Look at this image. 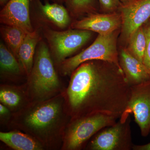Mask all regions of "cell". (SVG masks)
I'll list each match as a JSON object with an SVG mask.
<instances>
[{
  "label": "cell",
  "mask_w": 150,
  "mask_h": 150,
  "mask_svg": "<svg viewBox=\"0 0 150 150\" xmlns=\"http://www.w3.org/2000/svg\"><path fill=\"white\" fill-rule=\"evenodd\" d=\"M143 26L146 38V48L143 63L150 74V18Z\"/></svg>",
  "instance_id": "22"
},
{
  "label": "cell",
  "mask_w": 150,
  "mask_h": 150,
  "mask_svg": "<svg viewBox=\"0 0 150 150\" xmlns=\"http://www.w3.org/2000/svg\"><path fill=\"white\" fill-rule=\"evenodd\" d=\"M0 140L16 150H42L44 146L30 135L20 131L0 132Z\"/></svg>",
  "instance_id": "15"
},
{
  "label": "cell",
  "mask_w": 150,
  "mask_h": 150,
  "mask_svg": "<svg viewBox=\"0 0 150 150\" xmlns=\"http://www.w3.org/2000/svg\"><path fill=\"white\" fill-rule=\"evenodd\" d=\"M149 135H150V134H149Z\"/></svg>",
  "instance_id": "28"
},
{
  "label": "cell",
  "mask_w": 150,
  "mask_h": 150,
  "mask_svg": "<svg viewBox=\"0 0 150 150\" xmlns=\"http://www.w3.org/2000/svg\"><path fill=\"white\" fill-rule=\"evenodd\" d=\"M28 78L27 93L35 101L46 100L59 94L61 87L59 77L48 45L41 40L36 47L33 66Z\"/></svg>",
  "instance_id": "3"
},
{
  "label": "cell",
  "mask_w": 150,
  "mask_h": 150,
  "mask_svg": "<svg viewBox=\"0 0 150 150\" xmlns=\"http://www.w3.org/2000/svg\"><path fill=\"white\" fill-rule=\"evenodd\" d=\"M122 17V35L129 39L131 34L150 18V0H135L119 9Z\"/></svg>",
  "instance_id": "9"
},
{
  "label": "cell",
  "mask_w": 150,
  "mask_h": 150,
  "mask_svg": "<svg viewBox=\"0 0 150 150\" xmlns=\"http://www.w3.org/2000/svg\"><path fill=\"white\" fill-rule=\"evenodd\" d=\"M118 35V30L108 34H98L88 47L63 61L59 65L60 73L63 76H70L80 65L92 60L109 62L121 68L117 48Z\"/></svg>",
  "instance_id": "4"
},
{
  "label": "cell",
  "mask_w": 150,
  "mask_h": 150,
  "mask_svg": "<svg viewBox=\"0 0 150 150\" xmlns=\"http://www.w3.org/2000/svg\"><path fill=\"white\" fill-rule=\"evenodd\" d=\"M121 13L99 14L94 13L89 14L73 22L71 28L89 30L98 34H105L118 30L122 26Z\"/></svg>",
  "instance_id": "10"
},
{
  "label": "cell",
  "mask_w": 150,
  "mask_h": 150,
  "mask_svg": "<svg viewBox=\"0 0 150 150\" xmlns=\"http://www.w3.org/2000/svg\"><path fill=\"white\" fill-rule=\"evenodd\" d=\"M131 95L122 69L100 60L83 63L71 74L66 101L71 120L96 113L120 118Z\"/></svg>",
  "instance_id": "1"
},
{
  "label": "cell",
  "mask_w": 150,
  "mask_h": 150,
  "mask_svg": "<svg viewBox=\"0 0 150 150\" xmlns=\"http://www.w3.org/2000/svg\"><path fill=\"white\" fill-rule=\"evenodd\" d=\"M36 1L40 13L50 23L60 29H64L71 24V16L67 8L61 4L46 2L43 4L40 0Z\"/></svg>",
  "instance_id": "14"
},
{
  "label": "cell",
  "mask_w": 150,
  "mask_h": 150,
  "mask_svg": "<svg viewBox=\"0 0 150 150\" xmlns=\"http://www.w3.org/2000/svg\"><path fill=\"white\" fill-rule=\"evenodd\" d=\"M118 119L114 115L98 113L71 120L64 132L63 149H81L98 131L115 124Z\"/></svg>",
  "instance_id": "5"
},
{
  "label": "cell",
  "mask_w": 150,
  "mask_h": 150,
  "mask_svg": "<svg viewBox=\"0 0 150 150\" xmlns=\"http://www.w3.org/2000/svg\"><path fill=\"white\" fill-rule=\"evenodd\" d=\"M10 0H0V4L1 6H4Z\"/></svg>",
  "instance_id": "27"
},
{
  "label": "cell",
  "mask_w": 150,
  "mask_h": 150,
  "mask_svg": "<svg viewBox=\"0 0 150 150\" xmlns=\"http://www.w3.org/2000/svg\"><path fill=\"white\" fill-rule=\"evenodd\" d=\"M130 115L120 118L112 125L103 128L94 136L86 147L89 150H131L132 142Z\"/></svg>",
  "instance_id": "7"
},
{
  "label": "cell",
  "mask_w": 150,
  "mask_h": 150,
  "mask_svg": "<svg viewBox=\"0 0 150 150\" xmlns=\"http://www.w3.org/2000/svg\"><path fill=\"white\" fill-rule=\"evenodd\" d=\"M100 6L106 13H112L119 10L122 4L119 0H98Z\"/></svg>",
  "instance_id": "21"
},
{
  "label": "cell",
  "mask_w": 150,
  "mask_h": 150,
  "mask_svg": "<svg viewBox=\"0 0 150 150\" xmlns=\"http://www.w3.org/2000/svg\"><path fill=\"white\" fill-rule=\"evenodd\" d=\"M0 32L7 47L17 58L19 48L28 33L16 26L4 24L1 26Z\"/></svg>",
  "instance_id": "18"
},
{
  "label": "cell",
  "mask_w": 150,
  "mask_h": 150,
  "mask_svg": "<svg viewBox=\"0 0 150 150\" xmlns=\"http://www.w3.org/2000/svg\"><path fill=\"white\" fill-rule=\"evenodd\" d=\"M132 114L142 137H147L150 132V80L131 86L128 106L121 117Z\"/></svg>",
  "instance_id": "8"
},
{
  "label": "cell",
  "mask_w": 150,
  "mask_h": 150,
  "mask_svg": "<svg viewBox=\"0 0 150 150\" xmlns=\"http://www.w3.org/2000/svg\"><path fill=\"white\" fill-rule=\"evenodd\" d=\"M0 69L2 77L13 78L25 74L16 57L2 42L0 43Z\"/></svg>",
  "instance_id": "16"
},
{
  "label": "cell",
  "mask_w": 150,
  "mask_h": 150,
  "mask_svg": "<svg viewBox=\"0 0 150 150\" xmlns=\"http://www.w3.org/2000/svg\"><path fill=\"white\" fill-rule=\"evenodd\" d=\"M50 1H52V2H53V3L62 4L63 3H65L66 0H50Z\"/></svg>",
  "instance_id": "26"
},
{
  "label": "cell",
  "mask_w": 150,
  "mask_h": 150,
  "mask_svg": "<svg viewBox=\"0 0 150 150\" xmlns=\"http://www.w3.org/2000/svg\"><path fill=\"white\" fill-rule=\"evenodd\" d=\"M65 3L70 16L74 17L96 13L97 10V0H66Z\"/></svg>",
  "instance_id": "20"
},
{
  "label": "cell",
  "mask_w": 150,
  "mask_h": 150,
  "mask_svg": "<svg viewBox=\"0 0 150 150\" xmlns=\"http://www.w3.org/2000/svg\"><path fill=\"white\" fill-rule=\"evenodd\" d=\"M65 100L62 95L58 94L35 101L17 115L16 125L43 146L52 144L62 135L67 117H70Z\"/></svg>",
  "instance_id": "2"
},
{
  "label": "cell",
  "mask_w": 150,
  "mask_h": 150,
  "mask_svg": "<svg viewBox=\"0 0 150 150\" xmlns=\"http://www.w3.org/2000/svg\"><path fill=\"white\" fill-rule=\"evenodd\" d=\"M119 62L125 78L131 86L150 80L149 72L144 63L130 54L127 48L121 49Z\"/></svg>",
  "instance_id": "12"
},
{
  "label": "cell",
  "mask_w": 150,
  "mask_h": 150,
  "mask_svg": "<svg viewBox=\"0 0 150 150\" xmlns=\"http://www.w3.org/2000/svg\"><path fill=\"white\" fill-rule=\"evenodd\" d=\"M41 40L39 31L34 30L32 32L28 33L19 48L17 59L28 77L33 66L35 48Z\"/></svg>",
  "instance_id": "13"
},
{
  "label": "cell",
  "mask_w": 150,
  "mask_h": 150,
  "mask_svg": "<svg viewBox=\"0 0 150 150\" xmlns=\"http://www.w3.org/2000/svg\"><path fill=\"white\" fill-rule=\"evenodd\" d=\"M122 4V5H126L130 3L133 2L135 0H119Z\"/></svg>",
  "instance_id": "25"
},
{
  "label": "cell",
  "mask_w": 150,
  "mask_h": 150,
  "mask_svg": "<svg viewBox=\"0 0 150 150\" xmlns=\"http://www.w3.org/2000/svg\"><path fill=\"white\" fill-rule=\"evenodd\" d=\"M133 150H150V142L144 145H134Z\"/></svg>",
  "instance_id": "24"
},
{
  "label": "cell",
  "mask_w": 150,
  "mask_h": 150,
  "mask_svg": "<svg viewBox=\"0 0 150 150\" xmlns=\"http://www.w3.org/2000/svg\"><path fill=\"white\" fill-rule=\"evenodd\" d=\"M43 33L52 59L59 65L88 43L93 34L84 30L57 31L46 28H43Z\"/></svg>",
  "instance_id": "6"
},
{
  "label": "cell",
  "mask_w": 150,
  "mask_h": 150,
  "mask_svg": "<svg viewBox=\"0 0 150 150\" xmlns=\"http://www.w3.org/2000/svg\"><path fill=\"white\" fill-rule=\"evenodd\" d=\"M31 0H10L0 12L1 24L13 25L21 28L25 32H32L30 16Z\"/></svg>",
  "instance_id": "11"
},
{
  "label": "cell",
  "mask_w": 150,
  "mask_h": 150,
  "mask_svg": "<svg viewBox=\"0 0 150 150\" xmlns=\"http://www.w3.org/2000/svg\"><path fill=\"white\" fill-rule=\"evenodd\" d=\"M10 115L9 109L4 105V104H0V116L1 119H6L8 118Z\"/></svg>",
  "instance_id": "23"
},
{
  "label": "cell",
  "mask_w": 150,
  "mask_h": 150,
  "mask_svg": "<svg viewBox=\"0 0 150 150\" xmlns=\"http://www.w3.org/2000/svg\"><path fill=\"white\" fill-rule=\"evenodd\" d=\"M25 93L15 87L2 86L0 89V101L9 110H18L25 105Z\"/></svg>",
  "instance_id": "17"
},
{
  "label": "cell",
  "mask_w": 150,
  "mask_h": 150,
  "mask_svg": "<svg viewBox=\"0 0 150 150\" xmlns=\"http://www.w3.org/2000/svg\"><path fill=\"white\" fill-rule=\"evenodd\" d=\"M128 40L127 50L135 58L143 63L146 48V38L143 25L133 32Z\"/></svg>",
  "instance_id": "19"
}]
</instances>
